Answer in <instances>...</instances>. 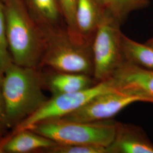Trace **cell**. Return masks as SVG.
<instances>
[{"label": "cell", "mask_w": 153, "mask_h": 153, "mask_svg": "<svg viewBox=\"0 0 153 153\" xmlns=\"http://www.w3.org/2000/svg\"><path fill=\"white\" fill-rule=\"evenodd\" d=\"M40 68L13 62L1 78V92L9 129H15L48 100L43 93L44 73Z\"/></svg>", "instance_id": "cell-1"}, {"label": "cell", "mask_w": 153, "mask_h": 153, "mask_svg": "<svg viewBox=\"0 0 153 153\" xmlns=\"http://www.w3.org/2000/svg\"><path fill=\"white\" fill-rule=\"evenodd\" d=\"M4 5L12 61L22 66L40 69L45 48L43 30L23 0H7Z\"/></svg>", "instance_id": "cell-2"}, {"label": "cell", "mask_w": 153, "mask_h": 153, "mask_svg": "<svg viewBox=\"0 0 153 153\" xmlns=\"http://www.w3.org/2000/svg\"><path fill=\"white\" fill-rule=\"evenodd\" d=\"M40 27L44 33L45 40L40 68L47 67L55 71L82 74L93 77L91 46L75 42L69 36L65 25Z\"/></svg>", "instance_id": "cell-3"}, {"label": "cell", "mask_w": 153, "mask_h": 153, "mask_svg": "<svg viewBox=\"0 0 153 153\" xmlns=\"http://www.w3.org/2000/svg\"><path fill=\"white\" fill-rule=\"evenodd\" d=\"M117 121L81 122L56 118L27 128L60 144H83L107 148L115 137Z\"/></svg>", "instance_id": "cell-4"}, {"label": "cell", "mask_w": 153, "mask_h": 153, "mask_svg": "<svg viewBox=\"0 0 153 153\" xmlns=\"http://www.w3.org/2000/svg\"><path fill=\"white\" fill-rule=\"evenodd\" d=\"M120 22L105 13L91 45L94 61L93 78L97 83L110 79L124 62L122 49Z\"/></svg>", "instance_id": "cell-5"}, {"label": "cell", "mask_w": 153, "mask_h": 153, "mask_svg": "<svg viewBox=\"0 0 153 153\" xmlns=\"http://www.w3.org/2000/svg\"><path fill=\"white\" fill-rule=\"evenodd\" d=\"M111 78L93 86L72 93L52 95L35 112L14 129H27L43 121L60 118L74 112L100 94L117 90Z\"/></svg>", "instance_id": "cell-6"}, {"label": "cell", "mask_w": 153, "mask_h": 153, "mask_svg": "<svg viewBox=\"0 0 153 153\" xmlns=\"http://www.w3.org/2000/svg\"><path fill=\"white\" fill-rule=\"evenodd\" d=\"M137 102H146V100L140 97L117 90L99 95L79 109L62 118L81 122L107 120L128 105Z\"/></svg>", "instance_id": "cell-7"}, {"label": "cell", "mask_w": 153, "mask_h": 153, "mask_svg": "<svg viewBox=\"0 0 153 153\" xmlns=\"http://www.w3.org/2000/svg\"><path fill=\"white\" fill-rule=\"evenodd\" d=\"M118 90L153 100V70L124 62L111 78Z\"/></svg>", "instance_id": "cell-8"}, {"label": "cell", "mask_w": 153, "mask_h": 153, "mask_svg": "<svg viewBox=\"0 0 153 153\" xmlns=\"http://www.w3.org/2000/svg\"><path fill=\"white\" fill-rule=\"evenodd\" d=\"M105 13L98 0H76L75 42L91 46L93 39Z\"/></svg>", "instance_id": "cell-9"}, {"label": "cell", "mask_w": 153, "mask_h": 153, "mask_svg": "<svg viewBox=\"0 0 153 153\" xmlns=\"http://www.w3.org/2000/svg\"><path fill=\"white\" fill-rule=\"evenodd\" d=\"M107 153H153V143L138 126L117 123L113 141Z\"/></svg>", "instance_id": "cell-10"}, {"label": "cell", "mask_w": 153, "mask_h": 153, "mask_svg": "<svg viewBox=\"0 0 153 153\" xmlns=\"http://www.w3.org/2000/svg\"><path fill=\"white\" fill-rule=\"evenodd\" d=\"M56 143L30 129L14 131L0 143V153H27L39 152Z\"/></svg>", "instance_id": "cell-11"}, {"label": "cell", "mask_w": 153, "mask_h": 153, "mask_svg": "<svg viewBox=\"0 0 153 153\" xmlns=\"http://www.w3.org/2000/svg\"><path fill=\"white\" fill-rule=\"evenodd\" d=\"M44 87L52 95L80 91L97 83L93 76L52 70L44 73Z\"/></svg>", "instance_id": "cell-12"}, {"label": "cell", "mask_w": 153, "mask_h": 153, "mask_svg": "<svg viewBox=\"0 0 153 153\" xmlns=\"http://www.w3.org/2000/svg\"><path fill=\"white\" fill-rule=\"evenodd\" d=\"M23 1L31 15L40 26L59 27L65 25L60 0Z\"/></svg>", "instance_id": "cell-13"}, {"label": "cell", "mask_w": 153, "mask_h": 153, "mask_svg": "<svg viewBox=\"0 0 153 153\" xmlns=\"http://www.w3.org/2000/svg\"><path fill=\"white\" fill-rule=\"evenodd\" d=\"M122 49L125 62L153 70V48L150 45L140 43L123 34Z\"/></svg>", "instance_id": "cell-14"}, {"label": "cell", "mask_w": 153, "mask_h": 153, "mask_svg": "<svg viewBox=\"0 0 153 153\" xmlns=\"http://www.w3.org/2000/svg\"><path fill=\"white\" fill-rule=\"evenodd\" d=\"M104 10L122 24L132 11L148 6L149 0H98Z\"/></svg>", "instance_id": "cell-15"}, {"label": "cell", "mask_w": 153, "mask_h": 153, "mask_svg": "<svg viewBox=\"0 0 153 153\" xmlns=\"http://www.w3.org/2000/svg\"><path fill=\"white\" fill-rule=\"evenodd\" d=\"M12 62L7 39L4 5L0 0V78Z\"/></svg>", "instance_id": "cell-16"}, {"label": "cell", "mask_w": 153, "mask_h": 153, "mask_svg": "<svg viewBox=\"0 0 153 153\" xmlns=\"http://www.w3.org/2000/svg\"><path fill=\"white\" fill-rule=\"evenodd\" d=\"M45 153H107V148L83 144L55 143L49 148L40 150Z\"/></svg>", "instance_id": "cell-17"}, {"label": "cell", "mask_w": 153, "mask_h": 153, "mask_svg": "<svg viewBox=\"0 0 153 153\" xmlns=\"http://www.w3.org/2000/svg\"><path fill=\"white\" fill-rule=\"evenodd\" d=\"M60 1L68 33L71 38L75 41L76 0H60Z\"/></svg>", "instance_id": "cell-18"}, {"label": "cell", "mask_w": 153, "mask_h": 153, "mask_svg": "<svg viewBox=\"0 0 153 153\" xmlns=\"http://www.w3.org/2000/svg\"><path fill=\"white\" fill-rule=\"evenodd\" d=\"M1 78H0V142L4 140L2 137L4 132L6 129H9L6 121L5 104L1 92Z\"/></svg>", "instance_id": "cell-19"}, {"label": "cell", "mask_w": 153, "mask_h": 153, "mask_svg": "<svg viewBox=\"0 0 153 153\" xmlns=\"http://www.w3.org/2000/svg\"><path fill=\"white\" fill-rule=\"evenodd\" d=\"M146 44L150 45L151 47H152L153 48V38L150 39L149 40H148V41L146 42Z\"/></svg>", "instance_id": "cell-20"}, {"label": "cell", "mask_w": 153, "mask_h": 153, "mask_svg": "<svg viewBox=\"0 0 153 153\" xmlns=\"http://www.w3.org/2000/svg\"><path fill=\"white\" fill-rule=\"evenodd\" d=\"M1 1H2V2H3V3H4V2H5L6 1H7V0H1Z\"/></svg>", "instance_id": "cell-21"}, {"label": "cell", "mask_w": 153, "mask_h": 153, "mask_svg": "<svg viewBox=\"0 0 153 153\" xmlns=\"http://www.w3.org/2000/svg\"><path fill=\"white\" fill-rule=\"evenodd\" d=\"M152 103H153V100L152 101Z\"/></svg>", "instance_id": "cell-22"}]
</instances>
